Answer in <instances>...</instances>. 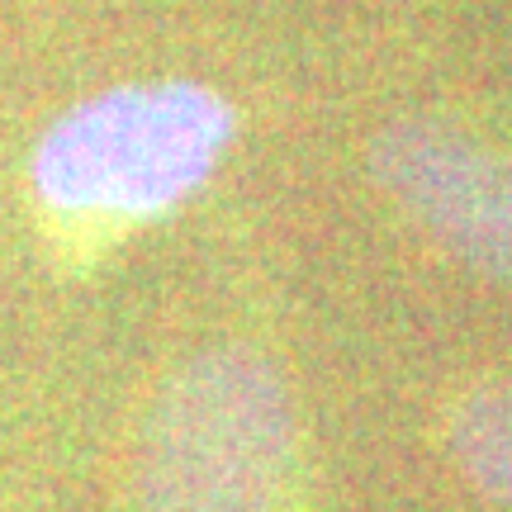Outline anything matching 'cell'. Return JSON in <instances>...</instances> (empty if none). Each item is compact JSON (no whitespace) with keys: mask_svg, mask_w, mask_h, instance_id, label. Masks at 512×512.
I'll return each mask as SVG.
<instances>
[{"mask_svg":"<svg viewBox=\"0 0 512 512\" xmlns=\"http://www.w3.org/2000/svg\"><path fill=\"white\" fill-rule=\"evenodd\" d=\"M242 110L200 76H138L76 100L29 152V209L67 271L181 214L233 157Z\"/></svg>","mask_w":512,"mask_h":512,"instance_id":"1","label":"cell"},{"mask_svg":"<svg viewBox=\"0 0 512 512\" xmlns=\"http://www.w3.org/2000/svg\"><path fill=\"white\" fill-rule=\"evenodd\" d=\"M138 512H304V422L252 342H209L152 389L133 456Z\"/></svg>","mask_w":512,"mask_h":512,"instance_id":"2","label":"cell"},{"mask_svg":"<svg viewBox=\"0 0 512 512\" xmlns=\"http://www.w3.org/2000/svg\"><path fill=\"white\" fill-rule=\"evenodd\" d=\"M370 176L451 261L512 285V152L460 124L408 114L375 133Z\"/></svg>","mask_w":512,"mask_h":512,"instance_id":"3","label":"cell"},{"mask_svg":"<svg viewBox=\"0 0 512 512\" xmlns=\"http://www.w3.org/2000/svg\"><path fill=\"white\" fill-rule=\"evenodd\" d=\"M441 441L460 479L512 512V380H475L441 408Z\"/></svg>","mask_w":512,"mask_h":512,"instance_id":"4","label":"cell"}]
</instances>
